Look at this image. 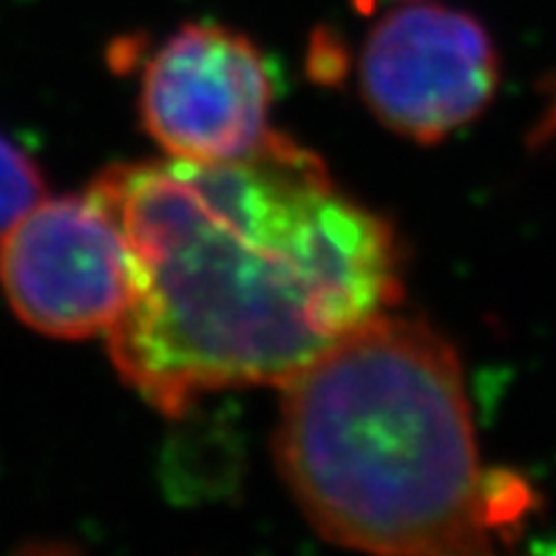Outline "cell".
Here are the masks:
<instances>
[{
  "instance_id": "obj_1",
  "label": "cell",
  "mask_w": 556,
  "mask_h": 556,
  "mask_svg": "<svg viewBox=\"0 0 556 556\" xmlns=\"http://www.w3.org/2000/svg\"><path fill=\"white\" fill-rule=\"evenodd\" d=\"M88 193L134 258L111 361L168 417L219 389L281 387L403 295L395 227L285 134L239 162H123Z\"/></svg>"
},
{
  "instance_id": "obj_2",
  "label": "cell",
  "mask_w": 556,
  "mask_h": 556,
  "mask_svg": "<svg viewBox=\"0 0 556 556\" xmlns=\"http://www.w3.org/2000/svg\"><path fill=\"white\" fill-rule=\"evenodd\" d=\"M278 471L324 540L372 554H483L531 489L483 471L460 361L415 318L375 315L281 383Z\"/></svg>"
},
{
  "instance_id": "obj_3",
  "label": "cell",
  "mask_w": 556,
  "mask_h": 556,
  "mask_svg": "<svg viewBox=\"0 0 556 556\" xmlns=\"http://www.w3.org/2000/svg\"><path fill=\"white\" fill-rule=\"evenodd\" d=\"M0 290L43 336H109L131 304V248L91 193L40 199L0 239Z\"/></svg>"
},
{
  "instance_id": "obj_4",
  "label": "cell",
  "mask_w": 556,
  "mask_h": 556,
  "mask_svg": "<svg viewBox=\"0 0 556 556\" xmlns=\"http://www.w3.org/2000/svg\"><path fill=\"white\" fill-rule=\"evenodd\" d=\"M139 105L146 131L174 160L239 162L276 137L267 63L219 23H188L151 54Z\"/></svg>"
},
{
  "instance_id": "obj_5",
  "label": "cell",
  "mask_w": 556,
  "mask_h": 556,
  "mask_svg": "<svg viewBox=\"0 0 556 556\" xmlns=\"http://www.w3.org/2000/svg\"><path fill=\"white\" fill-rule=\"evenodd\" d=\"M497 83L491 35L454 9L392 12L369 31L361 54L366 105L387 128L426 146L480 117Z\"/></svg>"
},
{
  "instance_id": "obj_6",
  "label": "cell",
  "mask_w": 556,
  "mask_h": 556,
  "mask_svg": "<svg viewBox=\"0 0 556 556\" xmlns=\"http://www.w3.org/2000/svg\"><path fill=\"white\" fill-rule=\"evenodd\" d=\"M46 182L26 151L0 134V239L40 202Z\"/></svg>"
},
{
  "instance_id": "obj_7",
  "label": "cell",
  "mask_w": 556,
  "mask_h": 556,
  "mask_svg": "<svg viewBox=\"0 0 556 556\" xmlns=\"http://www.w3.org/2000/svg\"><path fill=\"white\" fill-rule=\"evenodd\" d=\"M556 137V91H554V100H551L548 111H545V117H542L540 128H536V142L540 139H551Z\"/></svg>"
}]
</instances>
